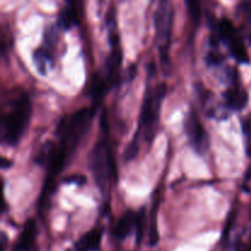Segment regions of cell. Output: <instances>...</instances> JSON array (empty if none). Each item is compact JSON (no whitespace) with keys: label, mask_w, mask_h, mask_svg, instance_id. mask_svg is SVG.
I'll list each match as a JSON object with an SVG mask.
<instances>
[{"label":"cell","mask_w":251,"mask_h":251,"mask_svg":"<svg viewBox=\"0 0 251 251\" xmlns=\"http://www.w3.org/2000/svg\"><path fill=\"white\" fill-rule=\"evenodd\" d=\"M96 108H81L71 114L65 115L58 123L55 129V140L44 142L37 153V163L47 169V179L42 191L41 205H46L54 191L55 178L69 166L75 156L78 146L87 136Z\"/></svg>","instance_id":"1"},{"label":"cell","mask_w":251,"mask_h":251,"mask_svg":"<svg viewBox=\"0 0 251 251\" xmlns=\"http://www.w3.org/2000/svg\"><path fill=\"white\" fill-rule=\"evenodd\" d=\"M166 83L151 82V74L149 73V82L145 91L144 102H142L141 113H140L139 124L134 139L125 150V159L132 161L137 156L144 145H151L158 130L161 110L163 100L167 97Z\"/></svg>","instance_id":"2"},{"label":"cell","mask_w":251,"mask_h":251,"mask_svg":"<svg viewBox=\"0 0 251 251\" xmlns=\"http://www.w3.org/2000/svg\"><path fill=\"white\" fill-rule=\"evenodd\" d=\"M107 29L108 39H109L110 50L107 56L103 69L100 73L95 74L92 80L88 83V97L92 100V107L97 108V105L102 102L105 93L112 90L120 77V68L123 63V50L120 44L119 32H118L117 17H115V9L112 7L107 12Z\"/></svg>","instance_id":"3"},{"label":"cell","mask_w":251,"mask_h":251,"mask_svg":"<svg viewBox=\"0 0 251 251\" xmlns=\"http://www.w3.org/2000/svg\"><path fill=\"white\" fill-rule=\"evenodd\" d=\"M1 118V142L15 147L20 144L31 122L32 104L29 96L21 88H14L5 98Z\"/></svg>","instance_id":"4"},{"label":"cell","mask_w":251,"mask_h":251,"mask_svg":"<svg viewBox=\"0 0 251 251\" xmlns=\"http://www.w3.org/2000/svg\"><path fill=\"white\" fill-rule=\"evenodd\" d=\"M102 136L95 144L88 154V168L92 173L93 180L102 195L109 190L112 181L115 179V166L108 141V126L105 123V113L102 118Z\"/></svg>","instance_id":"5"},{"label":"cell","mask_w":251,"mask_h":251,"mask_svg":"<svg viewBox=\"0 0 251 251\" xmlns=\"http://www.w3.org/2000/svg\"><path fill=\"white\" fill-rule=\"evenodd\" d=\"M174 10L171 0H157V9L154 11V28H156V43L159 53V60L164 69L169 68V50L172 43Z\"/></svg>","instance_id":"6"},{"label":"cell","mask_w":251,"mask_h":251,"mask_svg":"<svg viewBox=\"0 0 251 251\" xmlns=\"http://www.w3.org/2000/svg\"><path fill=\"white\" fill-rule=\"evenodd\" d=\"M215 31L228 53L239 64H249L250 58L244 43V36L227 17L215 21Z\"/></svg>","instance_id":"7"},{"label":"cell","mask_w":251,"mask_h":251,"mask_svg":"<svg viewBox=\"0 0 251 251\" xmlns=\"http://www.w3.org/2000/svg\"><path fill=\"white\" fill-rule=\"evenodd\" d=\"M184 127H185L186 139L194 152H196L199 156H205L210 150V136H208L198 112L193 108L186 114Z\"/></svg>","instance_id":"8"},{"label":"cell","mask_w":251,"mask_h":251,"mask_svg":"<svg viewBox=\"0 0 251 251\" xmlns=\"http://www.w3.org/2000/svg\"><path fill=\"white\" fill-rule=\"evenodd\" d=\"M226 76H227V88L223 92V105L229 112H240L248 104L249 100L248 92L242 86L237 69H228Z\"/></svg>","instance_id":"9"},{"label":"cell","mask_w":251,"mask_h":251,"mask_svg":"<svg viewBox=\"0 0 251 251\" xmlns=\"http://www.w3.org/2000/svg\"><path fill=\"white\" fill-rule=\"evenodd\" d=\"M58 26H53L48 28L44 42L41 47L33 51V61L37 66L38 73L46 75L49 66L53 68L55 64V46L58 42Z\"/></svg>","instance_id":"10"},{"label":"cell","mask_w":251,"mask_h":251,"mask_svg":"<svg viewBox=\"0 0 251 251\" xmlns=\"http://www.w3.org/2000/svg\"><path fill=\"white\" fill-rule=\"evenodd\" d=\"M37 235L38 227L36 220L29 218L22 227L11 251H37Z\"/></svg>","instance_id":"11"},{"label":"cell","mask_w":251,"mask_h":251,"mask_svg":"<svg viewBox=\"0 0 251 251\" xmlns=\"http://www.w3.org/2000/svg\"><path fill=\"white\" fill-rule=\"evenodd\" d=\"M139 218H140V210H127L122 217L118 220L117 225H115L114 229H113V237L118 240V242H124L127 237L136 233L137 226H139Z\"/></svg>","instance_id":"12"},{"label":"cell","mask_w":251,"mask_h":251,"mask_svg":"<svg viewBox=\"0 0 251 251\" xmlns=\"http://www.w3.org/2000/svg\"><path fill=\"white\" fill-rule=\"evenodd\" d=\"M104 229L102 227H96L90 232L85 233L77 242L74 244L70 251H100Z\"/></svg>","instance_id":"13"},{"label":"cell","mask_w":251,"mask_h":251,"mask_svg":"<svg viewBox=\"0 0 251 251\" xmlns=\"http://www.w3.org/2000/svg\"><path fill=\"white\" fill-rule=\"evenodd\" d=\"M77 22V11H76L75 5H74V6L66 5L65 9L61 10L60 14H59L56 26L60 29H64V31H69V29L73 28L74 26H76Z\"/></svg>","instance_id":"14"},{"label":"cell","mask_w":251,"mask_h":251,"mask_svg":"<svg viewBox=\"0 0 251 251\" xmlns=\"http://www.w3.org/2000/svg\"><path fill=\"white\" fill-rule=\"evenodd\" d=\"M238 12L243 20V36L251 43V0H243L238 6Z\"/></svg>","instance_id":"15"},{"label":"cell","mask_w":251,"mask_h":251,"mask_svg":"<svg viewBox=\"0 0 251 251\" xmlns=\"http://www.w3.org/2000/svg\"><path fill=\"white\" fill-rule=\"evenodd\" d=\"M157 208H158V202H153V206H152V211H151V221H150V228H149L150 247H156L159 242L158 225H157Z\"/></svg>","instance_id":"16"},{"label":"cell","mask_w":251,"mask_h":251,"mask_svg":"<svg viewBox=\"0 0 251 251\" xmlns=\"http://www.w3.org/2000/svg\"><path fill=\"white\" fill-rule=\"evenodd\" d=\"M185 1L186 10L190 16L191 21L194 25L198 26L201 21V14H202V9H201V0H184Z\"/></svg>","instance_id":"17"},{"label":"cell","mask_w":251,"mask_h":251,"mask_svg":"<svg viewBox=\"0 0 251 251\" xmlns=\"http://www.w3.org/2000/svg\"><path fill=\"white\" fill-rule=\"evenodd\" d=\"M242 129L245 140V150L248 156L251 157V117L244 118L242 120Z\"/></svg>","instance_id":"18"},{"label":"cell","mask_w":251,"mask_h":251,"mask_svg":"<svg viewBox=\"0 0 251 251\" xmlns=\"http://www.w3.org/2000/svg\"><path fill=\"white\" fill-rule=\"evenodd\" d=\"M66 181H68V183L78 184V185H85V183H86V176H74L73 178L66 179Z\"/></svg>","instance_id":"19"},{"label":"cell","mask_w":251,"mask_h":251,"mask_svg":"<svg viewBox=\"0 0 251 251\" xmlns=\"http://www.w3.org/2000/svg\"><path fill=\"white\" fill-rule=\"evenodd\" d=\"M65 1H66V5H69V6H74V5H75L74 0H65Z\"/></svg>","instance_id":"20"}]
</instances>
